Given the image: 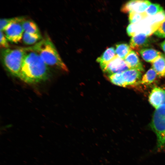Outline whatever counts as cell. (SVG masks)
<instances>
[{"mask_svg": "<svg viewBox=\"0 0 165 165\" xmlns=\"http://www.w3.org/2000/svg\"><path fill=\"white\" fill-rule=\"evenodd\" d=\"M19 78L28 83H35L45 81L49 75L48 66L35 52L26 48Z\"/></svg>", "mask_w": 165, "mask_h": 165, "instance_id": "1", "label": "cell"}, {"mask_svg": "<svg viewBox=\"0 0 165 165\" xmlns=\"http://www.w3.org/2000/svg\"><path fill=\"white\" fill-rule=\"evenodd\" d=\"M36 52L47 66L55 67L68 72L66 66L62 61L53 43L46 35L33 46L27 47Z\"/></svg>", "mask_w": 165, "mask_h": 165, "instance_id": "2", "label": "cell"}, {"mask_svg": "<svg viewBox=\"0 0 165 165\" xmlns=\"http://www.w3.org/2000/svg\"><path fill=\"white\" fill-rule=\"evenodd\" d=\"M26 52V48L2 49L1 56L2 63L13 75L19 77Z\"/></svg>", "mask_w": 165, "mask_h": 165, "instance_id": "3", "label": "cell"}, {"mask_svg": "<svg viewBox=\"0 0 165 165\" xmlns=\"http://www.w3.org/2000/svg\"><path fill=\"white\" fill-rule=\"evenodd\" d=\"M150 126L156 136L157 149L165 152V96L162 103L155 109Z\"/></svg>", "mask_w": 165, "mask_h": 165, "instance_id": "4", "label": "cell"}, {"mask_svg": "<svg viewBox=\"0 0 165 165\" xmlns=\"http://www.w3.org/2000/svg\"><path fill=\"white\" fill-rule=\"evenodd\" d=\"M100 66L103 71L108 76L129 69L124 60L116 55L109 62Z\"/></svg>", "mask_w": 165, "mask_h": 165, "instance_id": "5", "label": "cell"}, {"mask_svg": "<svg viewBox=\"0 0 165 165\" xmlns=\"http://www.w3.org/2000/svg\"><path fill=\"white\" fill-rule=\"evenodd\" d=\"M21 22L12 23L5 28L3 31L9 41L17 43L22 38L24 30Z\"/></svg>", "mask_w": 165, "mask_h": 165, "instance_id": "6", "label": "cell"}, {"mask_svg": "<svg viewBox=\"0 0 165 165\" xmlns=\"http://www.w3.org/2000/svg\"><path fill=\"white\" fill-rule=\"evenodd\" d=\"M151 4L147 0H131L122 6L121 10L124 13H130L131 12L142 13L145 12Z\"/></svg>", "mask_w": 165, "mask_h": 165, "instance_id": "7", "label": "cell"}, {"mask_svg": "<svg viewBox=\"0 0 165 165\" xmlns=\"http://www.w3.org/2000/svg\"><path fill=\"white\" fill-rule=\"evenodd\" d=\"M123 80L126 87L140 83L141 73L138 70L134 69H129L122 72Z\"/></svg>", "mask_w": 165, "mask_h": 165, "instance_id": "8", "label": "cell"}, {"mask_svg": "<svg viewBox=\"0 0 165 165\" xmlns=\"http://www.w3.org/2000/svg\"><path fill=\"white\" fill-rule=\"evenodd\" d=\"M149 45L148 36L140 33L132 36L130 40V46L131 49L139 51Z\"/></svg>", "mask_w": 165, "mask_h": 165, "instance_id": "9", "label": "cell"}, {"mask_svg": "<svg viewBox=\"0 0 165 165\" xmlns=\"http://www.w3.org/2000/svg\"><path fill=\"white\" fill-rule=\"evenodd\" d=\"M129 69H134L143 72L144 68L137 53L131 50L124 59Z\"/></svg>", "mask_w": 165, "mask_h": 165, "instance_id": "10", "label": "cell"}, {"mask_svg": "<svg viewBox=\"0 0 165 165\" xmlns=\"http://www.w3.org/2000/svg\"><path fill=\"white\" fill-rule=\"evenodd\" d=\"M165 96L164 88L155 87L152 90L149 94V103L156 109L162 103Z\"/></svg>", "mask_w": 165, "mask_h": 165, "instance_id": "11", "label": "cell"}, {"mask_svg": "<svg viewBox=\"0 0 165 165\" xmlns=\"http://www.w3.org/2000/svg\"><path fill=\"white\" fill-rule=\"evenodd\" d=\"M141 57L146 61L152 63L160 56L162 53L155 50L150 48H144L139 51Z\"/></svg>", "mask_w": 165, "mask_h": 165, "instance_id": "12", "label": "cell"}, {"mask_svg": "<svg viewBox=\"0 0 165 165\" xmlns=\"http://www.w3.org/2000/svg\"><path fill=\"white\" fill-rule=\"evenodd\" d=\"M152 68L158 75L165 77V57L163 55L160 56L152 63Z\"/></svg>", "mask_w": 165, "mask_h": 165, "instance_id": "13", "label": "cell"}, {"mask_svg": "<svg viewBox=\"0 0 165 165\" xmlns=\"http://www.w3.org/2000/svg\"><path fill=\"white\" fill-rule=\"evenodd\" d=\"M21 24L24 32L34 35H41L37 25L32 20L26 18L21 22Z\"/></svg>", "mask_w": 165, "mask_h": 165, "instance_id": "14", "label": "cell"}, {"mask_svg": "<svg viewBox=\"0 0 165 165\" xmlns=\"http://www.w3.org/2000/svg\"><path fill=\"white\" fill-rule=\"evenodd\" d=\"M116 52L114 48L113 47L108 48L104 52L102 55L98 57L97 61L102 65L106 64L109 62L116 56Z\"/></svg>", "mask_w": 165, "mask_h": 165, "instance_id": "15", "label": "cell"}, {"mask_svg": "<svg viewBox=\"0 0 165 165\" xmlns=\"http://www.w3.org/2000/svg\"><path fill=\"white\" fill-rule=\"evenodd\" d=\"M131 50V47L127 44L122 43L116 45L115 52L117 56L124 60Z\"/></svg>", "mask_w": 165, "mask_h": 165, "instance_id": "16", "label": "cell"}, {"mask_svg": "<svg viewBox=\"0 0 165 165\" xmlns=\"http://www.w3.org/2000/svg\"><path fill=\"white\" fill-rule=\"evenodd\" d=\"M157 75L155 71L152 68H151L143 76L140 83L145 85L149 84L154 81Z\"/></svg>", "mask_w": 165, "mask_h": 165, "instance_id": "17", "label": "cell"}, {"mask_svg": "<svg viewBox=\"0 0 165 165\" xmlns=\"http://www.w3.org/2000/svg\"><path fill=\"white\" fill-rule=\"evenodd\" d=\"M22 39L23 42L27 45H31L42 39L41 35H34L24 32Z\"/></svg>", "mask_w": 165, "mask_h": 165, "instance_id": "18", "label": "cell"}, {"mask_svg": "<svg viewBox=\"0 0 165 165\" xmlns=\"http://www.w3.org/2000/svg\"><path fill=\"white\" fill-rule=\"evenodd\" d=\"M25 19L26 17L23 16L1 19L0 21V31H3L6 27L10 24L17 22H21Z\"/></svg>", "mask_w": 165, "mask_h": 165, "instance_id": "19", "label": "cell"}, {"mask_svg": "<svg viewBox=\"0 0 165 165\" xmlns=\"http://www.w3.org/2000/svg\"><path fill=\"white\" fill-rule=\"evenodd\" d=\"M122 72L116 73L108 75V78L111 82L113 84L125 87L126 86L123 78Z\"/></svg>", "mask_w": 165, "mask_h": 165, "instance_id": "20", "label": "cell"}, {"mask_svg": "<svg viewBox=\"0 0 165 165\" xmlns=\"http://www.w3.org/2000/svg\"><path fill=\"white\" fill-rule=\"evenodd\" d=\"M148 16L145 12L142 13L131 12L129 13V19L130 24H135L145 19Z\"/></svg>", "mask_w": 165, "mask_h": 165, "instance_id": "21", "label": "cell"}, {"mask_svg": "<svg viewBox=\"0 0 165 165\" xmlns=\"http://www.w3.org/2000/svg\"><path fill=\"white\" fill-rule=\"evenodd\" d=\"M164 10L160 5L156 3L151 4L147 8L145 12L148 16H152Z\"/></svg>", "mask_w": 165, "mask_h": 165, "instance_id": "22", "label": "cell"}, {"mask_svg": "<svg viewBox=\"0 0 165 165\" xmlns=\"http://www.w3.org/2000/svg\"><path fill=\"white\" fill-rule=\"evenodd\" d=\"M154 34L159 37L165 38V21L162 24Z\"/></svg>", "mask_w": 165, "mask_h": 165, "instance_id": "23", "label": "cell"}, {"mask_svg": "<svg viewBox=\"0 0 165 165\" xmlns=\"http://www.w3.org/2000/svg\"><path fill=\"white\" fill-rule=\"evenodd\" d=\"M8 39L6 38L4 32L0 31V45L1 48L2 49H5L9 48V44Z\"/></svg>", "mask_w": 165, "mask_h": 165, "instance_id": "24", "label": "cell"}, {"mask_svg": "<svg viewBox=\"0 0 165 165\" xmlns=\"http://www.w3.org/2000/svg\"><path fill=\"white\" fill-rule=\"evenodd\" d=\"M160 46L164 52L165 57V40L161 43Z\"/></svg>", "mask_w": 165, "mask_h": 165, "instance_id": "25", "label": "cell"}]
</instances>
